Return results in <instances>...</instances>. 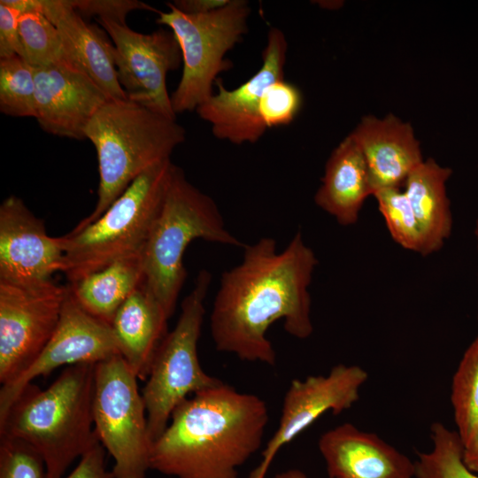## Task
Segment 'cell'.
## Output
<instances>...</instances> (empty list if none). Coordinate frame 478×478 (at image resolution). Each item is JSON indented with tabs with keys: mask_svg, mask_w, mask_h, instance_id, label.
I'll list each match as a JSON object with an SVG mask.
<instances>
[{
	"mask_svg": "<svg viewBox=\"0 0 478 478\" xmlns=\"http://www.w3.org/2000/svg\"><path fill=\"white\" fill-rule=\"evenodd\" d=\"M451 173V168L428 158L412 171L403 186L424 239L423 256L439 251L451 234L453 220L446 193Z\"/></svg>",
	"mask_w": 478,
	"mask_h": 478,
	"instance_id": "7402d4cb",
	"label": "cell"
},
{
	"mask_svg": "<svg viewBox=\"0 0 478 478\" xmlns=\"http://www.w3.org/2000/svg\"><path fill=\"white\" fill-rule=\"evenodd\" d=\"M20 15L21 12L6 0L0 1V59L24 57L19 33Z\"/></svg>",
	"mask_w": 478,
	"mask_h": 478,
	"instance_id": "1f68e13d",
	"label": "cell"
},
{
	"mask_svg": "<svg viewBox=\"0 0 478 478\" xmlns=\"http://www.w3.org/2000/svg\"><path fill=\"white\" fill-rule=\"evenodd\" d=\"M374 193L365 158L351 135L331 152L315 204L342 226L354 225L366 199Z\"/></svg>",
	"mask_w": 478,
	"mask_h": 478,
	"instance_id": "44dd1931",
	"label": "cell"
},
{
	"mask_svg": "<svg viewBox=\"0 0 478 478\" xmlns=\"http://www.w3.org/2000/svg\"><path fill=\"white\" fill-rule=\"evenodd\" d=\"M373 197L392 239L404 249L423 256L424 239L420 224L404 190L385 188L376 190Z\"/></svg>",
	"mask_w": 478,
	"mask_h": 478,
	"instance_id": "83f0119b",
	"label": "cell"
},
{
	"mask_svg": "<svg viewBox=\"0 0 478 478\" xmlns=\"http://www.w3.org/2000/svg\"><path fill=\"white\" fill-rule=\"evenodd\" d=\"M268 421L257 395L225 382L197 393L152 443L150 469L175 478H241L238 468L261 447Z\"/></svg>",
	"mask_w": 478,
	"mask_h": 478,
	"instance_id": "7a4b0ae2",
	"label": "cell"
},
{
	"mask_svg": "<svg viewBox=\"0 0 478 478\" xmlns=\"http://www.w3.org/2000/svg\"><path fill=\"white\" fill-rule=\"evenodd\" d=\"M40 11L58 28L71 62L89 75L112 100L127 99L115 66L114 45L89 25L67 0H38Z\"/></svg>",
	"mask_w": 478,
	"mask_h": 478,
	"instance_id": "d6986e66",
	"label": "cell"
},
{
	"mask_svg": "<svg viewBox=\"0 0 478 478\" xmlns=\"http://www.w3.org/2000/svg\"><path fill=\"white\" fill-rule=\"evenodd\" d=\"M0 478H46L45 462L26 441L0 436Z\"/></svg>",
	"mask_w": 478,
	"mask_h": 478,
	"instance_id": "f1b7e54d",
	"label": "cell"
},
{
	"mask_svg": "<svg viewBox=\"0 0 478 478\" xmlns=\"http://www.w3.org/2000/svg\"><path fill=\"white\" fill-rule=\"evenodd\" d=\"M105 450L98 443L81 457L75 467L62 478H114L106 466Z\"/></svg>",
	"mask_w": 478,
	"mask_h": 478,
	"instance_id": "d6a6232c",
	"label": "cell"
},
{
	"mask_svg": "<svg viewBox=\"0 0 478 478\" xmlns=\"http://www.w3.org/2000/svg\"><path fill=\"white\" fill-rule=\"evenodd\" d=\"M34 68L35 119L41 128L61 137L86 139L89 123L110 97L78 68L58 65Z\"/></svg>",
	"mask_w": 478,
	"mask_h": 478,
	"instance_id": "2e32d148",
	"label": "cell"
},
{
	"mask_svg": "<svg viewBox=\"0 0 478 478\" xmlns=\"http://www.w3.org/2000/svg\"><path fill=\"white\" fill-rule=\"evenodd\" d=\"M229 0H175L173 5L186 14H202L220 9Z\"/></svg>",
	"mask_w": 478,
	"mask_h": 478,
	"instance_id": "836d02e7",
	"label": "cell"
},
{
	"mask_svg": "<svg viewBox=\"0 0 478 478\" xmlns=\"http://www.w3.org/2000/svg\"><path fill=\"white\" fill-rule=\"evenodd\" d=\"M138 380L121 355L96 364L94 427L114 478H146L150 470L153 442Z\"/></svg>",
	"mask_w": 478,
	"mask_h": 478,
	"instance_id": "9c48e42d",
	"label": "cell"
},
{
	"mask_svg": "<svg viewBox=\"0 0 478 478\" xmlns=\"http://www.w3.org/2000/svg\"><path fill=\"white\" fill-rule=\"evenodd\" d=\"M166 312L142 282L112 321L120 354L139 380L147 379L155 352L168 333Z\"/></svg>",
	"mask_w": 478,
	"mask_h": 478,
	"instance_id": "ffe728a7",
	"label": "cell"
},
{
	"mask_svg": "<svg viewBox=\"0 0 478 478\" xmlns=\"http://www.w3.org/2000/svg\"><path fill=\"white\" fill-rule=\"evenodd\" d=\"M328 478H413L415 465L378 435L345 422L318 442Z\"/></svg>",
	"mask_w": 478,
	"mask_h": 478,
	"instance_id": "e0dca14e",
	"label": "cell"
},
{
	"mask_svg": "<svg viewBox=\"0 0 478 478\" xmlns=\"http://www.w3.org/2000/svg\"><path fill=\"white\" fill-rule=\"evenodd\" d=\"M288 42L284 33L271 27L262 52V66L245 82L234 89L221 79L215 82L218 91L197 107L199 117L211 124L213 135L236 145L254 143L266 131L259 116L260 99L273 82L284 79Z\"/></svg>",
	"mask_w": 478,
	"mask_h": 478,
	"instance_id": "5bb4252c",
	"label": "cell"
},
{
	"mask_svg": "<svg viewBox=\"0 0 478 478\" xmlns=\"http://www.w3.org/2000/svg\"><path fill=\"white\" fill-rule=\"evenodd\" d=\"M114 45L119 82L128 100L176 120L166 76L182 62L179 43L169 29L136 32L126 23L98 18Z\"/></svg>",
	"mask_w": 478,
	"mask_h": 478,
	"instance_id": "8fae6325",
	"label": "cell"
},
{
	"mask_svg": "<svg viewBox=\"0 0 478 478\" xmlns=\"http://www.w3.org/2000/svg\"><path fill=\"white\" fill-rule=\"evenodd\" d=\"M95 366H66L44 389L28 384L0 419V436L22 439L41 454L46 478H62L100 443L93 418Z\"/></svg>",
	"mask_w": 478,
	"mask_h": 478,
	"instance_id": "3957f363",
	"label": "cell"
},
{
	"mask_svg": "<svg viewBox=\"0 0 478 478\" xmlns=\"http://www.w3.org/2000/svg\"><path fill=\"white\" fill-rule=\"evenodd\" d=\"M120 355L112 326L86 312L67 285L57 328L36 359L0 389V419L25 387L61 366L97 364Z\"/></svg>",
	"mask_w": 478,
	"mask_h": 478,
	"instance_id": "7c38bea8",
	"label": "cell"
},
{
	"mask_svg": "<svg viewBox=\"0 0 478 478\" xmlns=\"http://www.w3.org/2000/svg\"><path fill=\"white\" fill-rule=\"evenodd\" d=\"M350 135L365 158L374 192L401 189L424 160L412 126L392 114L365 116Z\"/></svg>",
	"mask_w": 478,
	"mask_h": 478,
	"instance_id": "ac0fdd59",
	"label": "cell"
},
{
	"mask_svg": "<svg viewBox=\"0 0 478 478\" xmlns=\"http://www.w3.org/2000/svg\"><path fill=\"white\" fill-rule=\"evenodd\" d=\"M173 166L171 158L150 166L97 220L58 237L64 252L59 272L69 283L143 252Z\"/></svg>",
	"mask_w": 478,
	"mask_h": 478,
	"instance_id": "8992f818",
	"label": "cell"
},
{
	"mask_svg": "<svg viewBox=\"0 0 478 478\" xmlns=\"http://www.w3.org/2000/svg\"><path fill=\"white\" fill-rule=\"evenodd\" d=\"M302 104L299 89L281 79L270 84L263 94L258 107L259 116L266 128L286 126L297 117Z\"/></svg>",
	"mask_w": 478,
	"mask_h": 478,
	"instance_id": "f546056e",
	"label": "cell"
},
{
	"mask_svg": "<svg viewBox=\"0 0 478 478\" xmlns=\"http://www.w3.org/2000/svg\"><path fill=\"white\" fill-rule=\"evenodd\" d=\"M98 160V198L94 210L73 229L102 216L128 186L150 166L170 158L185 140L176 120L128 99L109 100L86 128Z\"/></svg>",
	"mask_w": 478,
	"mask_h": 478,
	"instance_id": "277c9868",
	"label": "cell"
},
{
	"mask_svg": "<svg viewBox=\"0 0 478 478\" xmlns=\"http://www.w3.org/2000/svg\"><path fill=\"white\" fill-rule=\"evenodd\" d=\"M474 236H475V239H476V248H477V252H478V219L475 221V227H474ZM477 281H478V274H477Z\"/></svg>",
	"mask_w": 478,
	"mask_h": 478,
	"instance_id": "8d00e7d4",
	"label": "cell"
},
{
	"mask_svg": "<svg viewBox=\"0 0 478 478\" xmlns=\"http://www.w3.org/2000/svg\"><path fill=\"white\" fill-rule=\"evenodd\" d=\"M368 373L360 366L338 364L326 374L294 379L284 396L276 431L249 478H265L278 451L327 412L338 414L359 398Z\"/></svg>",
	"mask_w": 478,
	"mask_h": 478,
	"instance_id": "4fadbf2b",
	"label": "cell"
},
{
	"mask_svg": "<svg viewBox=\"0 0 478 478\" xmlns=\"http://www.w3.org/2000/svg\"><path fill=\"white\" fill-rule=\"evenodd\" d=\"M240 263L222 273L210 315L219 351L241 360L276 363L266 333L278 320L297 339L313 332L309 286L318 258L300 231L279 251L273 237L245 244Z\"/></svg>",
	"mask_w": 478,
	"mask_h": 478,
	"instance_id": "6da1fadb",
	"label": "cell"
},
{
	"mask_svg": "<svg viewBox=\"0 0 478 478\" xmlns=\"http://www.w3.org/2000/svg\"><path fill=\"white\" fill-rule=\"evenodd\" d=\"M451 403L463 446L478 433V335L464 352L453 374Z\"/></svg>",
	"mask_w": 478,
	"mask_h": 478,
	"instance_id": "cb8c5ba5",
	"label": "cell"
},
{
	"mask_svg": "<svg viewBox=\"0 0 478 478\" xmlns=\"http://www.w3.org/2000/svg\"><path fill=\"white\" fill-rule=\"evenodd\" d=\"M432 448L416 451L415 478H478L463 461V443L454 430L442 422L431 425Z\"/></svg>",
	"mask_w": 478,
	"mask_h": 478,
	"instance_id": "484cf974",
	"label": "cell"
},
{
	"mask_svg": "<svg viewBox=\"0 0 478 478\" xmlns=\"http://www.w3.org/2000/svg\"><path fill=\"white\" fill-rule=\"evenodd\" d=\"M63 249L44 222L14 195L0 205V281L31 283L59 272Z\"/></svg>",
	"mask_w": 478,
	"mask_h": 478,
	"instance_id": "9a60e30c",
	"label": "cell"
},
{
	"mask_svg": "<svg viewBox=\"0 0 478 478\" xmlns=\"http://www.w3.org/2000/svg\"><path fill=\"white\" fill-rule=\"evenodd\" d=\"M158 11L157 22L173 33L182 56V73L171 95L175 114L197 110L213 95L218 75L232 68L226 54L248 32L251 7L246 0H229L225 6L202 14H186L172 3Z\"/></svg>",
	"mask_w": 478,
	"mask_h": 478,
	"instance_id": "ba28073f",
	"label": "cell"
},
{
	"mask_svg": "<svg viewBox=\"0 0 478 478\" xmlns=\"http://www.w3.org/2000/svg\"><path fill=\"white\" fill-rule=\"evenodd\" d=\"M34 5L19 19L23 58L34 67L58 65L77 68L71 62L56 26L40 11L37 0H34Z\"/></svg>",
	"mask_w": 478,
	"mask_h": 478,
	"instance_id": "d4e9b609",
	"label": "cell"
},
{
	"mask_svg": "<svg viewBox=\"0 0 478 478\" xmlns=\"http://www.w3.org/2000/svg\"><path fill=\"white\" fill-rule=\"evenodd\" d=\"M67 286L52 279L13 283L0 281V383L22 374L53 335Z\"/></svg>",
	"mask_w": 478,
	"mask_h": 478,
	"instance_id": "30bf717a",
	"label": "cell"
},
{
	"mask_svg": "<svg viewBox=\"0 0 478 478\" xmlns=\"http://www.w3.org/2000/svg\"><path fill=\"white\" fill-rule=\"evenodd\" d=\"M273 478H308L306 474L299 469H289L275 474Z\"/></svg>",
	"mask_w": 478,
	"mask_h": 478,
	"instance_id": "d590c367",
	"label": "cell"
},
{
	"mask_svg": "<svg viewBox=\"0 0 478 478\" xmlns=\"http://www.w3.org/2000/svg\"><path fill=\"white\" fill-rule=\"evenodd\" d=\"M142 253L114 261L75 283H69L80 305L111 325L119 308L143 279Z\"/></svg>",
	"mask_w": 478,
	"mask_h": 478,
	"instance_id": "603a6c76",
	"label": "cell"
},
{
	"mask_svg": "<svg viewBox=\"0 0 478 478\" xmlns=\"http://www.w3.org/2000/svg\"><path fill=\"white\" fill-rule=\"evenodd\" d=\"M211 282V273L201 270L193 289L182 300L175 327L163 338L153 357L142 390L152 442L163 433L173 411L183 401L223 383L204 371L197 353Z\"/></svg>",
	"mask_w": 478,
	"mask_h": 478,
	"instance_id": "52a82bcc",
	"label": "cell"
},
{
	"mask_svg": "<svg viewBox=\"0 0 478 478\" xmlns=\"http://www.w3.org/2000/svg\"><path fill=\"white\" fill-rule=\"evenodd\" d=\"M69 5L81 17L97 16L126 23L127 15L135 10L158 12V10L137 0H67Z\"/></svg>",
	"mask_w": 478,
	"mask_h": 478,
	"instance_id": "4dcf8cb0",
	"label": "cell"
},
{
	"mask_svg": "<svg viewBox=\"0 0 478 478\" xmlns=\"http://www.w3.org/2000/svg\"><path fill=\"white\" fill-rule=\"evenodd\" d=\"M197 239L243 248L215 201L174 165L159 213L143 251V282L170 319L187 277L183 257Z\"/></svg>",
	"mask_w": 478,
	"mask_h": 478,
	"instance_id": "5b68a950",
	"label": "cell"
},
{
	"mask_svg": "<svg viewBox=\"0 0 478 478\" xmlns=\"http://www.w3.org/2000/svg\"><path fill=\"white\" fill-rule=\"evenodd\" d=\"M0 111L11 117L36 116L35 68L19 56L0 59Z\"/></svg>",
	"mask_w": 478,
	"mask_h": 478,
	"instance_id": "4316f807",
	"label": "cell"
},
{
	"mask_svg": "<svg viewBox=\"0 0 478 478\" xmlns=\"http://www.w3.org/2000/svg\"><path fill=\"white\" fill-rule=\"evenodd\" d=\"M463 461L468 469L478 474V433L471 443L464 446Z\"/></svg>",
	"mask_w": 478,
	"mask_h": 478,
	"instance_id": "e575fe53",
	"label": "cell"
}]
</instances>
